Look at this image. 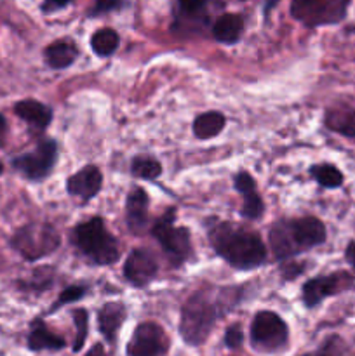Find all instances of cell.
I'll list each match as a JSON object with an SVG mask.
<instances>
[{
    "instance_id": "6da1fadb",
    "label": "cell",
    "mask_w": 355,
    "mask_h": 356,
    "mask_svg": "<svg viewBox=\"0 0 355 356\" xmlns=\"http://www.w3.org/2000/svg\"><path fill=\"white\" fill-rule=\"evenodd\" d=\"M240 301V291L226 287L218 296L211 289H198L181 306L180 336L187 346L198 348L207 343L219 318L232 312Z\"/></svg>"
},
{
    "instance_id": "7a4b0ae2",
    "label": "cell",
    "mask_w": 355,
    "mask_h": 356,
    "mask_svg": "<svg viewBox=\"0 0 355 356\" xmlns=\"http://www.w3.org/2000/svg\"><path fill=\"white\" fill-rule=\"evenodd\" d=\"M209 242L214 252L235 270H256L267 261V247L260 235L235 222L221 221L211 226Z\"/></svg>"
},
{
    "instance_id": "3957f363",
    "label": "cell",
    "mask_w": 355,
    "mask_h": 356,
    "mask_svg": "<svg viewBox=\"0 0 355 356\" xmlns=\"http://www.w3.org/2000/svg\"><path fill=\"white\" fill-rule=\"evenodd\" d=\"M326 238V225L313 216L282 219V221L275 222L268 233L271 250H274L275 257L282 263L298 256V254L313 249V247L322 245Z\"/></svg>"
},
{
    "instance_id": "277c9868",
    "label": "cell",
    "mask_w": 355,
    "mask_h": 356,
    "mask_svg": "<svg viewBox=\"0 0 355 356\" xmlns=\"http://www.w3.org/2000/svg\"><path fill=\"white\" fill-rule=\"evenodd\" d=\"M73 238L80 252L89 257L94 264L108 266L117 263L120 257L117 240L111 236L101 218H90L89 221L80 222L73 232Z\"/></svg>"
},
{
    "instance_id": "5b68a950",
    "label": "cell",
    "mask_w": 355,
    "mask_h": 356,
    "mask_svg": "<svg viewBox=\"0 0 355 356\" xmlns=\"http://www.w3.org/2000/svg\"><path fill=\"white\" fill-rule=\"evenodd\" d=\"M249 343L258 353H281L289 344L287 323L275 312H258L251 322Z\"/></svg>"
},
{
    "instance_id": "8992f818",
    "label": "cell",
    "mask_w": 355,
    "mask_h": 356,
    "mask_svg": "<svg viewBox=\"0 0 355 356\" xmlns=\"http://www.w3.org/2000/svg\"><path fill=\"white\" fill-rule=\"evenodd\" d=\"M10 243L26 261H37L54 252L61 243V236L49 222H30L17 229Z\"/></svg>"
},
{
    "instance_id": "52a82bcc",
    "label": "cell",
    "mask_w": 355,
    "mask_h": 356,
    "mask_svg": "<svg viewBox=\"0 0 355 356\" xmlns=\"http://www.w3.org/2000/svg\"><path fill=\"white\" fill-rule=\"evenodd\" d=\"M174 209L167 211L153 225L152 235L159 242L173 266H181L191 256V236L184 226L174 225Z\"/></svg>"
},
{
    "instance_id": "ba28073f",
    "label": "cell",
    "mask_w": 355,
    "mask_h": 356,
    "mask_svg": "<svg viewBox=\"0 0 355 356\" xmlns=\"http://www.w3.org/2000/svg\"><path fill=\"white\" fill-rule=\"evenodd\" d=\"M352 0H292L291 16L308 28L338 24L347 17Z\"/></svg>"
},
{
    "instance_id": "9c48e42d",
    "label": "cell",
    "mask_w": 355,
    "mask_h": 356,
    "mask_svg": "<svg viewBox=\"0 0 355 356\" xmlns=\"http://www.w3.org/2000/svg\"><path fill=\"white\" fill-rule=\"evenodd\" d=\"M171 339L162 325L157 322H141L132 330L125 346V356H167Z\"/></svg>"
},
{
    "instance_id": "30bf717a",
    "label": "cell",
    "mask_w": 355,
    "mask_h": 356,
    "mask_svg": "<svg viewBox=\"0 0 355 356\" xmlns=\"http://www.w3.org/2000/svg\"><path fill=\"white\" fill-rule=\"evenodd\" d=\"M355 287V277L348 271H334L324 277L312 278L301 289L303 305L308 309L317 308L324 299L333 298Z\"/></svg>"
},
{
    "instance_id": "8fae6325",
    "label": "cell",
    "mask_w": 355,
    "mask_h": 356,
    "mask_svg": "<svg viewBox=\"0 0 355 356\" xmlns=\"http://www.w3.org/2000/svg\"><path fill=\"white\" fill-rule=\"evenodd\" d=\"M58 160V143L54 139H45L31 153L17 156L13 160V167L19 170L26 179L44 181L52 172Z\"/></svg>"
},
{
    "instance_id": "7c38bea8",
    "label": "cell",
    "mask_w": 355,
    "mask_h": 356,
    "mask_svg": "<svg viewBox=\"0 0 355 356\" xmlns=\"http://www.w3.org/2000/svg\"><path fill=\"white\" fill-rule=\"evenodd\" d=\"M159 271L155 257L146 249H136L127 256L124 264V277L134 287L143 289L155 278Z\"/></svg>"
},
{
    "instance_id": "4fadbf2b",
    "label": "cell",
    "mask_w": 355,
    "mask_h": 356,
    "mask_svg": "<svg viewBox=\"0 0 355 356\" xmlns=\"http://www.w3.org/2000/svg\"><path fill=\"white\" fill-rule=\"evenodd\" d=\"M101 186H103V174L96 165L82 167L66 181V191L72 197L80 198L84 204L93 200L100 193Z\"/></svg>"
},
{
    "instance_id": "5bb4252c",
    "label": "cell",
    "mask_w": 355,
    "mask_h": 356,
    "mask_svg": "<svg viewBox=\"0 0 355 356\" xmlns=\"http://www.w3.org/2000/svg\"><path fill=\"white\" fill-rule=\"evenodd\" d=\"M148 195L143 188H132L125 200V219L127 226L134 235H143L148 229L150 214H148Z\"/></svg>"
},
{
    "instance_id": "9a60e30c",
    "label": "cell",
    "mask_w": 355,
    "mask_h": 356,
    "mask_svg": "<svg viewBox=\"0 0 355 356\" xmlns=\"http://www.w3.org/2000/svg\"><path fill=\"white\" fill-rule=\"evenodd\" d=\"M127 318V309L122 302H106L97 312V330L108 344L117 343L118 330Z\"/></svg>"
},
{
    "instance_id": "2e32d148",
    "label": "cell",
    "mask_w": 355,
    "mask_h": 356,
    "mask_svg": "<svg viewBox=\"0 0 355 356\" xmlns=\"http://www.w3.org/2000/svg\"><path fill=\"white\" fill-rule=\"evenodd\" d=\"M26 348L31 353H42V351H61L66 348L65 337L52 332L42 318H35L30 325V332L26 337Z\"/></svg>"
},
{
    "instance_id": "e0dca14e",
    "label": "cell",
    "mask_w": 355,
    "mask_h": 356,
    "mask_svg": "<svg viewBox=\"0 0 355 356\" xmlns=\"http://www.w3.org/2000/svg\"><path fill=\"white\" fill-rule=\"evenodd\" d=\"M235 184V190L242 195L244 198V207H242V216L246 219H258L263 216L265 212V204L263 198L258 195L256 191V183H254L253 176L246 170L239 172L233 179Z\"/></svg>"
},
{
    "instance_id": "ac0fdd59",
    "label": "cell",
    "mask_w": 355,
    "mask_h": 356,
    "mask_svg": "<svg viewBox=\"0 0 355 356\" xmlns=\"http://www.w3.org/2000/svg\"><path fill=\"white\" fill-rule=\"evenodd\" d=\"M207 0H174V16L176 24L191 28L204 26L207 23Z\"/></svg>"
},
{
    "instance_id": "d6986e66",
    "label": "cell",
    "mask_w": 355,
    "mask_h": 356,
    "mask_svg": "<svg viewBox=\"0 0 355 356\" xmlns=\"http://www.w3.org/2000/svg\"><path fill=\"white\" fill-rule=\"evenodd\" d=\"M17 117L21 120H24L26 124H30L31 127L38 129V131H44L51 125L52 122V110L47 104L40 103V101L35 99H24L14 106Z\"/></svg>"
},
{
    "instance_id": "ffe728a7",
    "label": "cell",
    "mask_w": 355,
    "mask_h": 356,
    "mask_svg": "<svg viewBox=\"0 0 355 356\" xmlns=\"http://www.w3.org/2000/svg\"><path fill=\"white\" fill-rule=\"evenodd\" d=\"M324 125L345 138L355 139V108L333 106L324 113Z\"/></svg>"
},
{
    "instance_id": "44dd1931",
    "label": "cell",
    "mask_w": 355,
    "mask_h": 356,
    "mask_svg": "<svg viewBox=\"0 0 355 356\" xmlns=\"http://www.w3.org/2000/svg\"><path fill=\"white\" fill-rule=\"evenodd\" d=\"M44 58L51 68L65 70L77 61L79 49L72 40H58L45 49Z\"/></svg>"
},
{
    "instance_id": "7402d4cb",
    "label": "cell",
    "mask_w": 355,
    "mask_h": 356,
    "mask_svg": "<svg viewBox=\"0 0 355 356\" xmlns=\"http://www.w3.org/2000/svg\"><path fill=\"white\" fill-rule=\"evenodd\" d=\"M244 31V19L239 14H223L212 24V35L218 42L226 45L237 44Z\"/></svg>"
},
{
    "instance_id": "603a6c76",
    "label": "cell",
    "mask_w": 355,
    "mask_h": 356,
    "mask_svg": "<svg viewBox=\"0 0 355 356\" xmlns=\"http://www.w3.org/2000/svg\"><path fill=\"white\" fill-rule=\"evenodd\" d=\"M226 118L219 111H207L194 120V134L198 139H212L225 129Z\"/></svg>"
},
{
    "instance_id": "cb8c5ba5",
    "label": "cell",
    "mask_w": 355,
    "mask_h": 356,
    "mask_svg": "<svg viewBox=\"0 0 355 356\" xmlns=\"http://www.w3.org/2000/svg\"><path fill=\"white\" fill-rule=\"evenodd\" d=\"M118 44H120V37L111 28H101L90 37V47L100 58H108L113 54L118 49Z\"/></svg>"
},
{
    "instance_id": "d4e9b609",
    "label": "cell",
    "mask_w": 355,
    "mask_h": 356,
    "mask_svg": "<svg viewBox=\"0 0 355 356\" xmlns=\"http://www.w3.org/2000/svg\"><path fill=\"white\" fill-rule=\"evenodd\" d=\"M310 176L317 181L322 188L336 190L343 184V174L333 163H317L310 167Z\"/></svg>"
},
{
    "instance_id": "484cf974",
    "label": "cell",
    "mask_w": 355,
    "mask_h": 356,
    "mask_svg": "<svg viewBox=\"0 0 355 356\" xmlns=\"http://www.w3.org/2000/svg\"><path fill=\"white\" fill-rule=\"evenodd\" d=\"M131 172L132 176L138 177V179L152 181L162 174V165L157 159L148 155H139L132 160L131 163Z\"/></svg>"
},
{
    "instance_id": "4316f807",
    "label": "cell",
    "mask_w": 355,
    "mask_h": 356,
    "mask_svg": "<svg viewBox=\"0 0 355 356\" xmlns=\"http://www.w3.org/2000/svg\"><path fill=\"white\" fill-rule=\"evenodd\" d=\"M348 351L347 343L341 336L338 334H331L326 339L320 343V346L317 350L310 351V353H303L299 356H345Z\"/></svg>"
},
{
    "instance_id": "83f0119b",
    "label": "cell",
    "mask_w": 355,
    "mask_h": 356,
    "mask_svg": "<svg viewBox=\"0 0 355 356\" xmlns=\"http://www.w3.org/2000/svg\"><path fill=\"white\" fill-rule=\"evenodd\" d=\"M73 323H75V341H73V353H80L86 346L87 336H89V313L84 308L73 309Z\"/></svg>"
},
{
    "instance_id": "f1b7e54d",
    "label": "cell",
    "mask_w": 355,
    "mask_h": 356,
    "mask_svg": "<svg viewBox=\"0 0 355 356\" xmlns=\"http://www.w3.org/2000/svg\"><path fill=\"white\" fill-rule=\"evenodd\" d=\"M84 296H86V287H84V285H72V287L65 289V291L59 294L56 305H52L51 309H49L47 313H56L59 308H61V306L79 301V299H82Z\"/></svg>"
},
{
    "instance_id": "f546056e",
    "label": "cell",
    "mask_w": 355,
    "mask_h": 356,
    "mask_svg": "<svg viewBox=\"0 0 355 356\" xmlns=\"http://www.w3.org/2000/svg\"><path fill=\"white\" fill-rule=\"evenodd\" d=\"M244 339H246V336H244L242 327H240L239 323H233V325H230L228 329H226L225 337H223V343H225V346L228 348V350L235 351L242 348Z\"/></svg>"
},
{
    "instance_id": "4dcf8cb0",
    "label": "cell",
    "mask_w": 355,
    "mask_h": 356,
    "mask_svg": "<svg viewBox=\"0 0 355 356\" xmlns=\"http://www.w3.org/2000/svg\"><path fill=\"white\" fill-rule=\"evenodd\" d=\"M120 7V0H96V6L93 9V16H100V14L110 13V10Z\"/></svg>"
},
{
    "instance_id": "1f68e13d",
    "label": "cell",
    "mask_w": 355,
    "mask_h": 356,
    "mask_svg": "<svg viewBox=\"0 0 355 356\" xmlns=\"http://www.w3.org/2000/svg\"><path fill=\"white\" fill-rule=\"evenodd\" d=\"M70 2H72V0H44L42 9H44V13H54V10H59L63 9V7L68 6Z\"/></svg>"
},
{
    "instance_id": "d6a6232c",
    "label": "cell",
    "mask_w": 355,
    "mask_h": 356,
    "mask_svg": "<svg viewBox=\"0 0 355 356\" xmlns=\"http://www.w3.org/2000/svg\"><path fill=\"white\" fill-rule=\"evenodd\" d=\"M345 257H347V261L350 263V266L355 270V240H352V242L347 245Z\"/></svg>"
},
{
    "instance_id": "836d02e7",
    "label": "cell",
    "mask_w": 355,
    "mask_h": 356,
    "mask_svg": "<svg viewBox=\"0 0 355 356\" xmlns=\"http://www.w3.org/2000/svg\"><path fill=\"white\" fill-rule=\"evenodd\" d=\"M84 356H106V353H104V346H103V344L97 343V344H94V346L90 348V350L87 351V353L84 355Z\"/></svg>"
},
{
    "instance_id": "e575fe53",
    "label": "cell",
    "mask_w": 355,
    "mask_h": 356,
    "mask_svg": "<svg viewBox=\"0 0 355 356\" xmlns=\"http://www.w3.org/2000/svg\"><path fill=\"white\" fill-rule=\"evenodd\" d=\"M6 129H7V124H6V118L0 115V138H2L3 134H6Z\"/></svg>"
},
{
    "instance_id": "d590c367",
    "label": "cell",
    "mask_w": 355,
    "mask_h": 356,
    "mask_svg": "<svg viewBox=\"0 0 355 356\" xmlns=\"http://www.w3.org/2000/svg\"><path fill=\"white\" fill-rule=\"evenodd\" d=\"M2 170H3V167H2V163H0V174H2Z\"/></svg>"
},
{
    "instance_id": "8d00e7d4",
    "label": "cell",
    "mask_w": 355,
    "mask_h": 356,
    "mask_svg": "<svg viewBox=\"0 0 355 356\" xmlns=\"http://www.w3.org/2000/svg\"><path fill=\"white\" fill-rule=\"evenodd\" d=\"M354 33H355V28H354Z\"/></svg>"
}]
</instances>
